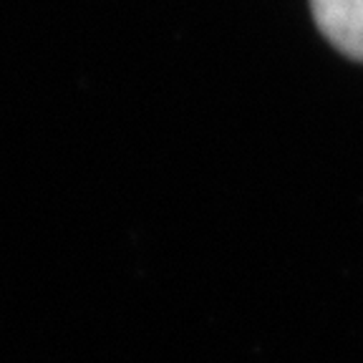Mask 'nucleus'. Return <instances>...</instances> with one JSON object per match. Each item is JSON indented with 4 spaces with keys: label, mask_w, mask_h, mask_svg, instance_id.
<instances>
[{
    "label": "nucleus",
    "mask_w": 363,
    "mask_h": 363,
    "mask_svg": "<svg viewBox=\"0 0 363 363\" xmlns=\"http://www.w3.org/2000/svg\"><path fill=\"white\" fill-rule=\"evenodd\" d=\"M311 11L340 53L363 61V0H311Z\"/></svg>",
    "instance_id": "f257e3e1"
}]
</instances>
